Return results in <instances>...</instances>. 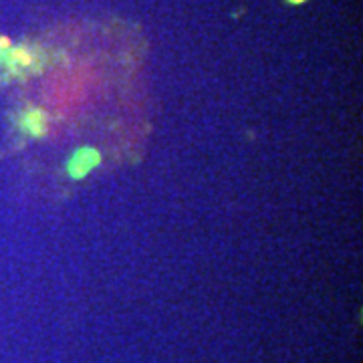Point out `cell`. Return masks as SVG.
<instances>
[{
  "label": "cell",
  "instance_id": "1",
  "mask_svg": "<svg viewBox=\"0 0 363 363\" xmlns=\"http://www.w3.org/2000/svg\"><path fill=\"white\" fill-rule=\"evenodd\" d=\"M99 164V152L91 145H85V148H79V150L73 152L71 160L67 162V172L73 180H83L85 176H89L91 169H95Z\"/></svg>",
  "mask_w": 363,
  "mask_h": 363
},
{
  "label": "cell",
  "instance_id": "2",
  "mask_svg": "<svg viewBox=\"0 0 363 363\" xmlns=\"http://www.w3.org/2000/svg\"><path fill=\"white\" fill-rule=\"evenodd\" d=\"M21 130L27 133V135L34 137V139L43 137L45 133L49 132V117H47V113L43 109H38V107L27 109L23 113V117H21Z\"/></svg>",
  "mask_w": 363,
  "mask_h": 363
},
{
  "label": "cell",
  "instance_id": "3",
  "mask_svg": "<svg viewBox=\"0 0 363 363\" xmlns=\"http://www.w3.org/2000/svg\"><path fill=\"white\" fill-rule=\"evenodd\" d=\"M291 4H301V2H305V0H289Z\"/></svg>",
  "mask_w": 363,
  "mask_h": 363
}]
</instances>
